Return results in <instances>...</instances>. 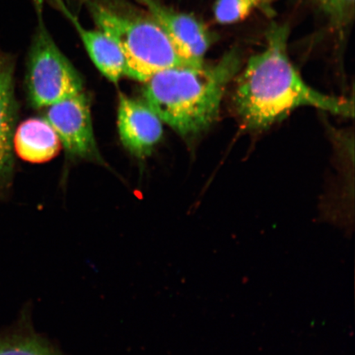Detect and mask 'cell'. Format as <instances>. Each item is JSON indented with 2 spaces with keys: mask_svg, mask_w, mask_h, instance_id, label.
Here are the masks:
<instances>
[{
  "mask_svg": "<svg viewBox=\"0 0 355 355\" xmlns=\"http://www.w3.org/2000/svg\"><path fill=\"white\" fill-rule=\"evenodd\" d=\"M287 38L285 28L270 31L265 50L252 56L239 75L234 104L243 125L261 130L304 106L353 117V102L324 94L304 81L288 59Z\"/></svg>",
  "mask_w": 355,
  "mask_h": 355,
  "instance_id": "6da1fadb",
  "label": "cell"
},
{
  "mask_svg": "<svg viewBox=\"0 0 355 355\" xmlns=\"http://www.w3.org/2000/svg\"><path fill=\"white\" fill-rule=\"evenodd\" d=\"M16 115L15 61L0 49V185L12 171Z\"/></svg>",
  "mask_w": 355,
  "mask_h": 355,
  "instance_id": "ba28073f",
  "label": "cell"
},
{
  "mask_svg": "<svg viewBox=\"0 0 355 355\" xmlns=\"http://www.w3.org/2000/svg\"><path fill=\"white\" fill-rule=\"evenodd\" d=\"M239 66L237 53L230 52L214 65L161 71L145 83L146 103L180 135L196 136L216 121L226 89Z\"/></svg>",
  "mask_w": 355,
  "mask_h": 355,
  "instance_id": "7a4b0ae2",
  "label": "cell"
},
{
  "mask_svg": "<svg viewBox=\"0 0 355 355\" xmlns=\"http://www.w3.org/2000/svg\"><path fill=\"white\" fill-rule=\"evenodd\" d=\"M119 135L122 144L137 157L152 153L163 135L162 121L146 103L119 96Z\"/></svg>",
  "mask_w": 355,
  "mask_h": 355,
  "instance_id": "52a82bcc",
  "label": "cell"
},
{
  "mask_svg": "<svg viewBox=\"0 0 355 355\" xmlns=\"http://www.w3.org/2000/svg\"><path fill=\"white\" fill-rule=\"evenodd\" d=\"M273 0H217L214 16L221 24H232L246 19L250 13Z\"/></svg>",
  "mask_w": 355,
  "mask_h": 355,
  "instance_id": "7c38bea8",
  "label": "cell"
},
{
  "mask_svg": "<svg viewBox=\"0 0 355 355\" xmlns=\"http://www.w3.org/2000/svg\"><path fill=\"white\" fill-rule=\"evenodd\" d=\"M46 119L69 154L80 158H98L90 104L83 92L49 106Z\"/></svg>",
  "mask_w": 355,
  "mask_h": 355,
  "instance_id": "5b68a950",
  "label": "cell"
},
{
  "mask_svg": "<svg viewBox=\"0 0 355 355\" xmlns=\"http://www.w3.org/2000/svg\"><path fill=\"white\" fill-rule=\"evenodd\" d=\"M61 143L46 119L33 118L21 123L13 137L19 157L32 163H43L56 157Z\"/></svg>",
  "mask_w": 355,
  "mask_h": 355,
  "instance_id": "30bf717a",
  "label": "cell"
},
{
  "mask_svg": "<svg viewBox=\"0 0 355 355\" xmlns=\"http://www.w3.org/2000/svg\"><path fill=\"white\" fill-rule=\"evenodd\" d=\"M0 355H60L32 332L17 330L0 333Z\"/></svg>",
  "mask_w": 355,
  "mask_h": 355,
  "instance_id": "8fae6325",
  "label": "cell"
},
{
  "mask_svg": "<svg viewBox=\"0 0 355 355\" xmlns=\"http://www.w3.org/2000/svg\"><path fill=\"white\" fill-rule=\"evenodd\" d=\"M56 6L72 22L81 37L89 56L110 82L117 83L125 75L126 63L121 48L102 31L84 28L63 0H54Z\"/></svg>",
  "mask_w": 355,
  "mask_h": 355,
  "instance_id": "9c48e42d",
  "label": "cell"
},
{
  "mask_svg": "<svg viewBox=\"0 0 355 355\" xmlns=\"http://www.w3.org/2000/svg\"><path fill=\"white\" fill-rule=\"evenodd\" d=\"M322 6L336 19H343L352 10L354 0H318Z\"/></svg>",
  "mask_w": 355,
  "mask_h": 355,
  "instance_id": "4fadbf2b",
  "label": "cell"
},
{
  "mask_svg": "<svg viewBox=\"0 0 355 355\" xmlns=\"http://www.w3.org/2000/svg\"><path fill=\"white\" fill-rule=\"evenodd\" d=\"M37 28L29 52L28 95L35 107H49L83 92V80L49 33L42 0H35Z\"/></svg>",
  "mask_w": 355,
  "mask_h": 355,
  "instance_id": "277c9868",
  "label": "cell"
},
{
  "mask_svg": "<svg viewBox=\"0 0 355 355\" xmlns=\"http://www.w3.org/2000/svg\"><path fill=\"white\" fill-rule=\"evenodd\" d=\"M87 3L100 30L121 48L127 76L146 83L161 71L190 66L153 19L124 15L92 0Z\"/></svg>",
  "mask_w": 355,
  "mask_h": 355,
  "instance_id": "3957f363",
  "label": "cell"
},
{
  "mask_svg": "<svg viewBox=\"0 0 355 355\" xmlns=\"http://www.w3.org/2000/svg\"><path fill=\"white\" fill-rule=\"evenodd\" d=\"M139 1L165 31L178 53L190 66L204 64V56L211 46V37L202 22L186 13L172 10L157 0Z\"/></svg>",
  "mask_w": 355,
  "mask_h": 355,
  "instance_id": "8992f818",
  "label": "cell"
}]
</instances>
